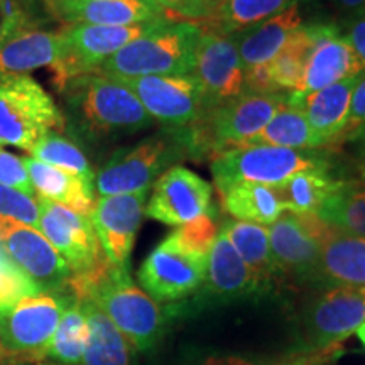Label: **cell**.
I'll list each match as a JSON object with an SVG mask.
<instances>
[{
	"label": "cell",
	"instance_id": "obj_1",
	"mask_svg": "<svg viewBox=\"0 0 365 365\" xmlns=\"http://www.w3.org/2000/svg\"><path fill=\"white\" fill-rule=\"evenodd\" d=\"M65 102V129L88 144L134 135L154 124L127 86L100 71L75 76L59 90Z\"/></svg>",
	"mask_w": 365,
	"mask_h": 365
},
{
	"label": "cell",
	"instance_id": "obj_2",
	"mask_svg": "<svg viewBox=\"0 0 365 365\" xmlns=\"http://www.w3.org/2000/svg\"><path fill=\"white\" fill-rule=\"evenodd\" d=\"M202 29L190 21L164 19L100 66L110 78L191 75Z\"/></svg>",
	"mask_w": 365,
	"mask_h": 365
},
{
	"label": "cell",
	"instance_id": "obj_3",
	"mask_svg": "<svg viewBox=\"0 0 365 365\" xmlns=\"http://www.w3.org/2000/svg\"><path fill=\"white\" fill-rule=\"evenodd\" d=\"M86 287L88 289H85L80 301L90 299L98 304L137 350L148 352L163 339L168 313L130 279L129 267L110 264Z\"/></svg>",
	"mask_w": 365,
	"mask_h": 365
},
{
	"label": "cell",
	"instance_id": "obj_4",
	"mask_svg": "<svg viewBox=\"0 0 365 365\" xmlns=\"http://www.w3.org/2000/svg\"><path fill=\"white\" fill-rule=\"evenodd\" d=\"M330 168L323 154L272 145H235L212 156L210 170L218 193L239 182L276 186L307 170Z\"/></svg>",
	"mask_w": 365,
	"mask_h": 365
},
{
	"label": "cell",
	"instance_id": "obj_5",
	"mask_svg": "<svg viewBox=\"0 0 365 365\" xmlns=\"http://www.w3.org/2000/svg\"><path fill=\"white\" fill-rule=\"evenodd\" d=\"M63 130L61 108L34 78L27 75L0 81V145L29 153L44 135Z\"/></svg>",
	"mask_w": 365,
	"mask_h": 365
},
{
	"label": "cell",
	"instance_id": "obj_6",
	"mask_svg": "<svg viewBox=\"0 0 365 365\" xmlns=\"http://www.w3.org/2000/svg\"><path fill=\"white\" fill-rule=\"evenodd\" d=\"M71 298L65 293L26 296L12 308L0 312V341L7 365L41 362Z\"/></svg>",
	"mask_w": 365,
	"mask_h": 365
},
{
	"label": "cell",
	"instance_id": "obj_7",
	"mask_svg": "<svg viewBox=\"0 0 365 365\" xmlns=\"http://www.w3.org/2000/svg\"><path fill=\"white\" fill-rule=\"evenodd\" d=\"M287 107V95L242 93L222 107L205 112L193 122V129L186 132L181 144H191L193 149L218 150L244 144L259 134L277 112Z\"/></svg>",
	"mask_w": 365,
	"mask_h": 365
},
{
	"label": "cell",
	"instance_id": "obj_8",
	"mask_svg": "<svg viewBox=\"0 0 365 365\" xmlns=\"http://www.w3.org/2000/svg\"><path fill=\"white\" fill-rule=\"evenodd\" d=\"M181 140L149 137L132 148L118 149L95 175L100 196L149 191L150 185L180 156Z\"/></svg>",
	"mask_w": 365,
	"mask_h": 365
},
{
	"label": "cell",
	"instance_id": "obj_9",
	"mask_svg": "<svg viewBox=\"0 0 365 365\" xmlns=\"http://www.w3.org/2000/svg\"><path fill=\"white\" fill-rule=\"evenodd\" d=\"M208 254L196 252L173 235L164 239L140 266V286L158 303L188 298L205 282Z\"/></svg>",
	"mask_w": 365,
	"mask_h": 365
},
{
	"label": "cell",
	"instance_id": "obj_10",
	"mask_svg": "<svg viewBox=\"0 0 365 365\" xmlns=\"http://www.w3.org/2000/svg\"><path fill=\"white\" fill-rule=\"evenodd\" d=\"M153 24L156 22L134 26L68 24L63 27L59 31L65 43L63 58L51 70L58 91L75 76L98 71L108 58L143 36Z\"/></svg>",
	"mask_w": 365,
	"mask_h": 365
},
{
	"label": "cell",
	"instance_id": "obj_11",
	"mask_svg": "<svg viewBox=\"0 0 365 365\" xmlns=\"http://www.w3.org/2000/svg\"><path fill=\"white\" fill-rule=\"evenodd\" d=\"M362 323H365V286L328 287L304 309L301 318V350L341 345Z\"/></svg>",
	"mask_w": 365,
	"mask_h": 365
},
{
	"label": "cell",
	"instance_id": "obj_12",
	"mask_svg": "<svg viewBox=\"0 0 365 365\" xmlns=\"http://www.w3.org/2000/svg\"><path fill=\"white\" fill-rule=\"evenodd\" d=\"M0 249L41 293H61L70 279L66 261L38 228L0 217Z\"/></svg>",
	"mask_w": 365,
	"mask_h": 365
},
{
	"label": "cell",
	"instance_id": "obj_13",
	"mask_svg": "<svg viewBox=\"0 0 365 365\" xmlns=\"http://www.w3.org/2000/svg\"><path fill=\"white\" fill-rule=\"evenodd\" d=\"M267 232L277 272L314 284L322 242L330 232V225L317 215H294L287 212L271 223Z\"/></svg>",
	"mask_w": 365,
	"mask_h": 365
},
{
	"label": "cell",
	"instance_id": "obj_14",
	"mask_svg": "<svg viewBox=\"0 0 365 365\" xmlns=\"http://www.w3.org/2000/svg\"><path fill=\"white\" fill-rule=\"evenodd\" d=\"M191 76L202 90L203 113L239 98L244 93V65L235 38L202 31Z\"/></svg>",
	"mask_w": 365,
	"mask_h": 365
},
{
	"label": "cell",
	"instance_id": "obj_15",
	"mask_svg": "<svg viewBox=\"0 0 365 365\" xmlns=\"http://www.w3.org/2000/svg\"><path fill=\"white\" fill-rule=\"evenodd\" d=\"M139 98L153 120L185 127L203 115L202 90L191 75L115 78Z\"/></svg>",
	"mask_w": 365,
	"mask_h": 365
},
{
	"label": "cell",
	"instance_id": "obj_16",
	"mask_svg": "<svg viewBox=\"0 0 365 365\" xmlns=\"http://www.w3.org/2000/svg\"><path fill=\"white\" fill-rule=\"evenodd\" d=\"M38 230L65 259L71 274L90 271L103 261L105 254L90 217L44 198H38Z\"/></svg>",
	"mask_w": 365,
	"mask_h": 365
},
{
	"label": "cell",
	"instance_id": "obj_17",
	"mask_svg": "<svg viewBox=\"0 0 365 365\" xmlns=\"http://www.w3.org/2000/svg\"><path fill=\"white\" fill-rule=\"evenodd\" d=\"M213 190L210 182L185 166H173L154 182L145 215L170 227L212 215Z\"/></svg>",
	"mask_w": 365,
	"mask_h": 365
},
{
	"label": "cell",
	"instance_id": "obj_18",
	"mask_svg": "<svg viewBox=\"0 0 365 365\" xmlns=\"http://www.w3.org/2000/svg\"><path fill=\"white\" fill-rule=\"evenodd\" d=\"M313 39L303 81L298 93L308 95L339 81L364 75L365 65L346 36L340 34L335 24H308Z\"/></svg>",
	"mask_w": 365,
	"mask_h": 365
},
{
	"label": "cell",
	"instance_id": "obj_19",
	"mask_svg": "<svg viewBox=\"0 0 365 365\" xmlns=\"http://www.w3.org/2000/svg\"><path fill=\"white\" fill-rule=\"evenodd\" d=\"M148 191L132 195L100 196L90 222L105 257L117 267H129L135 235L145 215Z\"/></svg>",
	"mask_w": 365,
	"mask_h": 365
},
{
	"label": "cell",
	"instance_id": "obj_20",
	"mask_svg": "<svg viewBox=\"0 0 365 365\" xmlns=\"http://www.w3.org/2000/svg\"><path fill=\"white\" fill-rule=\"evenodd\" d=\"M44 9L66 24L134 26L176 21L148 0H44Z\"/></svg>",
	"mask_w": 365,
	"mask_h": 365
},
{
	"label": "cell",
	"instance_id": "obj_21",
	"mask_svg": "<svg viewBox=\"0 0 365 365\" xmlns=\"http://www.w3.org/2000/svg\"><path fill=\"white\" fill-rule=\"evenodd\" d=\"M360 76L339 81L308 95H287V107L304 113L323 144L339 143L349 122L350 103Z\"/></svg>",
	"mask_w": 365,
	"mask_h": 365
},
{
	"label": "cell",
	"instance_id": "obj_22",
	"mask_svg": "<svg viewBox=\"0 0 365 365\" xmlns=\"http://www.w3.org/2000/svg\"><path fill=\"white\" fill-rule=\"evenodd\" d=\"M61 33L34 27L16 34L0 46V81L27 76L38 68H56L63 58Z\"/></svg>",
	"mask_w": 365,
	"mask_h": 365
},
{
	"label": "cell",
	"instance_id": "obj_23",
	"mask_svg": "<svg viewBox=\"0 0 365 365\" xmlns=\"http://www.w3.org/2000/svg\"><path fill=\"white\" fill-rule=\"evenodd\" d=\"M203 293L217 301H234L259 294L252 272L222 230L208 250Z\"/></svg>",
	"mask_w": 365,
	"mask_h": 365
},
{
	"label": "cell",
	"instance_id": "obj_24",
	"mask_svg": "<svg viewBox=\"0 0 365 365\" xmlns=\"http://www.w3.org/2000/svg\"><path fill=\"white\" fill-rule=\"evenodd\" d=\"M314 284L365 286V239L330 227L322 242Z\"/></svg>",
	"mask_w": 365,
	"mask_h": 365
},
{
	"label": "cell",
	"instance_id": "obj_25",
	"mask_svg": "<svg viewBox=\"0 0 365 365\" xmlns=\"http://www.w3.org/2000/svg\"><path fill=\"white\" fill-rule=\"evenodd\" d=\"M22 163L36 191V198L59 203L80 215H91L97 203L93 181L83 180L73 173L41 163L34 158H22Z\"/></svg>",
	"mask_w": 365,
	"mask_h": 365
},
{
	"label": "cell",
	"instance_id": "obj_26",
	"mask_svg": "<svg viewBox=\"0 0 365 365\" xmlns=\"http://www.w3.org/2000/svg\"><path fill=\"white\" fill-rule=\"evenodd\" d=\"M301 26H303V17L298 2H294L286 11L250 27L247 33L235 38L242 65L250 68L271 63Z\"/></svg>",
	"mask_w": 365,
	"mask_h": 365
},
{
	"label": "cell",
	"instance_id": "obj_27",
	"mask_svg": "<svg viewBox=\"0 0 365 365\" xmlns=\"http://www.w3.org/2000/svg\"><path fill=\"white\" fill-rule=\"evenodd\" d=\"M294 2L298 0H217L207 16L195 24L205 33L232 36L261 24Z\"/></svg>",
	"mask_w": 365,
	"mask_h": 365
},
{
	"label": "cell",
	"instance_id": "obj_28",
	"mask_svg": "<svg viewBox=\"0 0 365 365\" xmlns=\"http://www.w3.org/2000/svg\"><path fill=\"white\" fill-rule=\"evenodd\" d=\"M220 230L227 235L230 244L239 252L242 261L247 264L252 272L259 294L269 289L277 272L274 264L271 245H269V232L264 225L257 223L225 220Z\"/></svg>",
	"mask_w": 365,
	"mask_h": 365
},
{
	"label": "cell",
	"instance_id": "obj_29",
	"mask_svg": "<svg viewBox=\"0 0 365 365\" xmlns=\"http://www.w3.org/2000/svg\"><path fill=\"white\" fill-rule=\"evenodd\" d=\"M86 314L90 336L80 365H130L129 341L93 301H78Z\"/></svg>",
	"mask_w": 365,
	"mask_h": 365
},
{
	"label": "cell",
	"instance_id": "obj_30",
	"mask_svg": "<svg viewBox=\"0 0 365 365\" xmlns=\"http://www.w3.org/2000/svg\"><path fill=\"white\" fill-rule=\"evenodd\" d=\"M220 195L223 210L240 222L271 225L286 212L279 193L272 186L239 182Z\"/></svg>",
	"mask_w": 365,
	"mask_h": 365
},
{
	"label": "cell",
	"instance_id": "obj_31",
	"mask_svg": "<svg viewBox=\"0 0 365 365\" xmlns=\"http://www.w3.org/2000/svg\"><path fill=\"white\" fill-rule=\"evenodd\" d=\"M344 181L330 175V168L307 170L291 176L289 180L276 186L284 210L294 215H317L323 202L335 193Z\"/></svg>",
	"mask_w": 365,
	"mask_h": 365
},
{
	"label": "cell",
	"instance_id": "obj_32",
	"mask_svg": "<svg viewBox=\"0 0 365 365\" xmlns=\"http://www.w3.org/2000/svg\"><path fill=\"white\" fill-rule=\"evenodd\" d=\"M240 145H272L296 150H314L325 144L312 129L303 112L286 107L277 112L259 134Z\"/></svg>",
	"mask_w": 365,
	"mask_h": 365
},
{
	"label": "cell",
	"instance_id": "obj_33",
	"mask_svg": "<svg viewBox=\"0 0 365 365\" xmlns=\"http://www.w3.org/2000/svg\"><path fill=\"white\" fill-rule=\"evenodd\" d=\"M317 217L335 230L365 239V181H344L318 208Z\"/></svg>",
	"mask_w": 365,
	"mask_h": 365
},
{
	"label": "cell",
	"instance_id": "obj_34",
	"mask_svg": "<svg viewBox=\"0 0 365 365\" xmlns=\"http://www.w3.org/2000/svg\"><path fill=\"white\" fill-rule=\"evenodd\" d=\"M312 49V33L309 27L303 24L294 31L284 48L269 63L272 81L281 93L282 91H287V95L298 93Z\"/></svg>",
	"mask_w": 365,
	"mask_h": 365
},
{
	"label": "cell",
	"instance_id": "obj_35",
	"mask_svg": "<svg viewBox=\"0 0 365 365\" xmlns=\"http://www.w3.org/2000/svg\"><path fill=\"white\" fill-rule=\"evenodd\" d=\"M90 328L78 301H71L65 309L48 349V357L61 365H80L88 344Z\"/></svg>",
	"mask_w": 365,
	"mask_h": 365
},
{
	"label": "cell",
	"instance_id": "obj_36",
	"mask_svg": "<svg viewBox=\"0 0 365 365\" xmlns=\"http://www.w3.org/2000/svg\"><path fill=\"white\" fill-rule=\"evenodd\" d=\"M29 153L41 163L51 164L59 170L73 173L83 180L93 181L95 185V171L90 166L86 154L73 140L66 139L61 134L44 135L34 144V148Z\"/></svg>",
	"mask_w": 365,
	"mask_h": 365
},
{
	"label": "cell",
	"instance_id": "obj_37",
	"mask_svg": "<svg viewBox=\"0 0 365 365\" xmlns=\"http://www.w3.org/2000/svg\"><path fill=\"white\" fill-rule=\"evenodd\" d=\"M41 291L33 281L27 279L11 259L0 249V312L12 308L26 296L39 294Z\"/></svg>",
	"mask_w": 365,
	"mask_h": 365
},
{
	"label": "cell",
	"instance_id": "obj_38",
	"mask_svg": "<svg viewBox=\"0 0 365 365\" xmlns=\"http://www.w3.org/2000/svg\"><path fill=\"white\" fill-rule=\"evenodd\" d=\"M0 217L24 223V225L38 228L39 207L38 198L24 195L0 182Z\"/></svg>",
	"mask_w": 365,
	"mask_h": 365
},
{
	"label": "cell",
	"instance_id": "obj_39",
	"mask_svg": "<svg viewBox=\"0 0 365 365\" xmlns=\"http://www.w3.org/2000/svg\"><path fill=\"white\" fill-rule=\"evenodd\" d=\"M218 232L220 230H218L212 215H203L195 218L193 222L178 227L173 232V235L188 249L196 250V252L208 254V250L212 249L213 242L217 239Z\"/></svg>",
	"mask_w": 365,
	"mask_h": 365
},
{
	"label": "cell",
	"instance_id": "obj_40",
	"mask_svg": "<svg viewBox=\"0 0 365 365\" xmlns=\"http://www.w3.org/2000/svg\"><path fill=\"white\" fill-rule=\"evenodd\" d=\"M39 24L17 0H0V46L26 29H34Z\"/></svg>",
	"mask_w": 365,
	"mask_h": 365
},
{
	"label": "cell",
	"instance_id": "obj_41",
	"mask_svg": "<svg viewBox=\"0 0 365 365\" xmlns=\"http://www.w3.org/2000/svg\"><path fill=\"white\" fill-rule=\"evenodd\" d=\"M0 182L36 198V191L31 185L22 159L16 154L7 153L2 148H0Z\"/></svg>",
	"mask_w": 365,
	"mask_h": 365
},
{
	"label": "cell",
	"instance_id": "obj_42",
	"mask_svg": "<svg viewBox=\"0 0 365 365\" xmlns=\"http://www.w3.org/2000/svg\"><path fill=\"white\" fill-rule=\"evenodd\" d=\"M164 12L170 14L176 21H200L207 16L210 9L200 0H148Z\"/></svg>",
	"mask_w": 365,
	"mask_h": 365
},
{
	"label": "cell",
	"instance_id": "obj_43",
	"mask_svg": "<svg viewBox=\"0 0 365 365\" xmlns=\"http://www.w3.org/2000/svg\"><path fill=\"white\" fill-rule=\"evenodd\" d=\"M244 91L245 93L255 95L281 93L272 81L271 66H269V63H266V65L244 68Z\"/></svg>",
	"mask_w": 365,
	"mask_h": 365
},
{
	"label": "cell",
	"instance_id": "obj_44",
	"mask_svg": "<svg viewBox=\"0 0 365 365\" xmlns=\"http://www.w3.org/2000/svg\"><path fill=\"white\" fill-rule=\"evenodd\" d=\"M362 125H365V73L360 76L359 83L354 90L352 103H350L349 122H346V127L344 134L340 137V140H344L346 135H350Z\"/></svg>",
	"mask_w": 365,
	"mask_h": 365
},
{
	"label": "cell",
	"instance_id": "obj_45",
	"mask_svg": "<svg viewBox=\"0 0 365 365\" xmlns=\"http://www.w3.org/2000/svg\"><path fill=\"white\" fill-rule=\"evenodd\" d=\"M346 38L350 39V43H352L355 51L359 53V56L362 58L365 65V14L354 21V24L350 26V31L349 34H346Z\"/></svg>",
	"mask_w": 365,
	"mask_h": 365
},
{
	"label": "cell",
	"instance_id": "obj_46",
	"mask_svg": "<svg viewBox=\"0 0 365 365\" xmlns=\"http://www.w3.org/2000/svg\"><path fill=\"white\" fill-rule=\"evenodd\" d=\"M344 140H349V143L354 144L359 170H360V173H362L364 181H365V125L359 127L357 130L352 132V134L346 135Z\"/></svg>",
	"mask_w": 365,
	"mask_h": 365
},
{
	"label": "cell",
	"instance_id": "obj_47",
	"mask_svg": "<svg viewBox=\"0 0 365 365\" xmlns=\"http://www.w3.org/2000/svg\"><path fill=\"white\" fill-rule=\"evenodd\" d=\"M336 11L354 16L355 19L365 14V0H331Z\"/></svg>",
	"mask_w": 365,
	"mask_h": 365
},
{
	"label": "cell",
	"instance_id": "obj_48",
	"mask_svg": "<svg viewBox=\"0 0 365 365\" xmlns=\"http://www.w3.org/2000/svg\"><path fill=\"white\" fill-rule=\"evenodd\" d=\"M17 2H19L21 6L29 12V16L39 24L41 19H43V14H46L44 0H17Z\"/></svg>",
	"mask_w": 365,
	"mask_h": 365
},
{
	"label": "cell",
	"instance_id": "obj_49",
	"mask_svg": "<svg viewBox=\"0 0 365 365\" xmlns=\"http://www.w3.org/2000/svg\"><path fill=\"white\" fill-rule=\"evenodd\" d=\"M207 365H254V364L247 362V360L228 357V359H210Z\"/></svg>",
	"mask_w": 365,
	"mask_h": 365
},
{
	"label": "cell",
	"instance_id": "obj_50",
	"mask_svg": "<svg viewBox=\"0 0 365 365\" xmlns=\"http://www.w3.org/2000/svg\"><path fill=\"white\" fill-rule=\"evenodd\" d=\"M357 336H359V340L362 341V345L365 346V323H362V325H360L359 328H357Z\"/></svg>",
	"mask_w": 365,
	"mask_h": 365
},
{
	"label": "cell",
	"instance_id": "obj_51",
	"mask_svg": "<svg viewBox=\"0 0 365 365\" xmlns=\"http://www.w3.org/2000/svg\"><path fill=\"white\" fill-rule=\"evenodd\" d=\"M0 365H7V355H6V350H4L2 341H0Z\"/></svg>",
	"mask_w": 365,
	"mask_h": 365
},
{
	"label": "cell",
	"instance_id": "obj_52",
	"mask_svg": "<svg viewBox=\"0 0 365 365\" xmlns=\"http://www.w3.org/2000/svg\"><path fill=\"white\" fill-rule=\"evenodd\" d=\"M200 2L205 4V6H207L208 9H212V6L217 2V0H200Z\"/></svg>",
	"mask_w": 365,
	"mask_h": 365
},
{
	"label": "cell",
	"instance_id": "obj_53",
	"mask_svg": "<svg viewBox=\"0 0 365 365\" xmlns=\"http://www.w3.org/2000/svg\"><path fill=\"white\" fill-rule=\"evenodd\" d=\"M38 365H53V364H38Z\"/></svg>",
	"mask_w": 365,
	"mask_h": 365
}]
</instances>
